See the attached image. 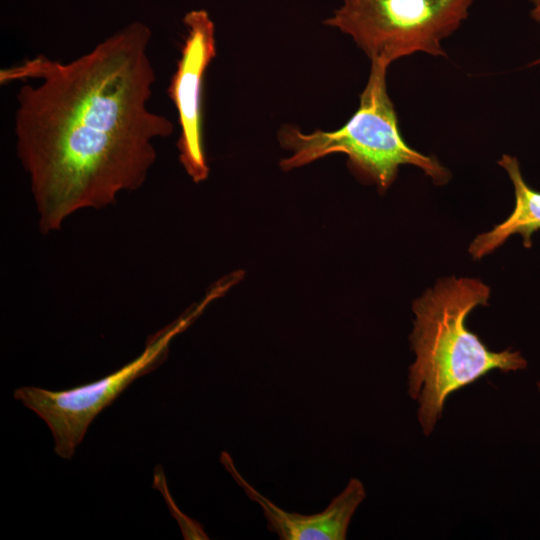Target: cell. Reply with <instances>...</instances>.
<instances>
[{"instance_id":"277c9868","label":"cell","mask_w":540,"mask_h":540,"mask_svg":"<svg viewBox=\"0 0 540 540\" xmlns=\"http://www.w3.org/2000/svg\"><path fill=\"white\" fill-rule=\"evenodd\" d=\"M223 293L224 286L214 284L200 302L151 335L138 357L104 378L60 391L21 386L14 391V398L47 424L54 439L55 453L61 458L71 459L96 416L132 382L165 361L171 341Z\"/></svg>"},{"instance_id":"5b68a950","label":"cell","mask_w":540,"mask_h":540,"mask_svg":"<svg viewBox=\"0 0 540 540\" xmlns=\"http://www.w3.org/2000/svg\"><path fill=\"white\" fill-rule=\"evenodd\" d=\"M473 0H343L324 21L350 35L372 61L389 66L415 52L446 56L441 41L467 18Z\"/></svg>"},{"instance_id":"52a82bcc","label":"cell","mask_w":540,"mask_h":540,"mask_svg":"<svg viewBox=\"0 0 540 540\" xmlns=\"http://www.w3.org/2000/svg\"><path fill=\"white\" fill-rule=\"evenodd\" d=\"M220 461L248 497L260 505L268 529L282 540H344L350 520L366 496L362 482L352 478L322 512L313 515L287 512L252 487L227 452H222Z\"/></svg>"},{"instance_id":"ba28073f","label":"cell","mask_w":540,"mask_h":540,"mask_svg":"<svg viewBox=\"0 0 540 540\" xmlns=\"http://www.w3.org/2000/svg\"><path fill=\"white\" fill-rule=\"evenodd\" d=\"M498 164L506 170L513 183L514 210L506 220L472 241L469 253L473 259H481L490 254L513 234H520L524 247L530 248L532 234L540 230V192L525 182L516 157L504 154Z\"/></svg>"},{"instance_id":"9c48e42d","label":"cell","mask_w":540,"mask_h":540,"mask_svg":"<svg viewBox=\"0 0 540 540\" xmlns=\"http://www.w3.org/2000/svg\"><path fill=\"white\" fill-rule=\"evenodd\" d=\"M532 3V8L530 15L532 19L540 24V0H530Z\"/></svg>"},{"instance_id":"8992f818","label":"cell","mask_w":540,"mask_h":540,"mask_svg":"<svg viewBox=\"0 0 540 540\" xmlns=\"http://www.w3.org/2000/svg\"><path fill=\"white\" fill-rule=\"evenodd\" d=\"M183 23L187 34L181 57L168 87L181 128L177 141L179 160L195 183L208 177L209 167L202 136V84L205 71L216 55L215 26L206 10H192Z\"/></svg>"},{"instance_id":"6da1fadb","label":"cell","mask_w":540,"mask_h":540,"mask_svg":"<svg viewBox=\"0 0 540 540\" xmlns=\"http://www.w3.org/2000/svg\"><path fill=\"white\" fill-rule=\"evenodd\" d=\"M151 36L135 21L70 62L38 55L0 70L1 84L39 80L17 93L15 134L42 233L140 188L156 160L153 141L173 132L147 106L156 80Z\"/></svg>"},{"instance_id":"3957f363","label":"cell","mask_w":540,"mask_h":540,"mask_svg":"<svg viewBox=\"0 0 540 540\" xmlns=\"http://www.w3.org/2000/svg\"><path fill=\"white\" fill-rule=\"evenodd\" d=\"M388 65L372 61L360 105L339 129L302 133L284 125L278 138L292 155L280 161L284 171L309 164L332 153H345L349 168L361 179L375 183L382 191L396 178L400 165L419 167L437 184L448 181L449 173L438 161L412 149L402 138L397 114L386 89Z\"/></svg>"},{"instance_id":"7a4b0ae2","label":"cell","mask_w":540,"mask_h":540,"mask_svg":"<svg viewBox=\"0 0 540 540\" xmlns=\"http://www.w3.org/2000/svg\"><path fill=\"white\" fill-rule=\"evenodd\" d=\"M490 289L474 278H444L413 302L409 337L415 361L409 367L408 393L419 402L418 420L430 435L448 397L492 370L527 368L519 351L494 352L466 326L468 314L488 304Z\"/></svg>"},{"instance_id":"30bf717a","label":"cell","mask_w":540,"mask_h":540,"mask_svg":"<svg viewBox=\"0 0 540 540\" xmlns=\"http://www.w3.org/2000/svg\"><path fill=\"white\" fill-rule=\"evenodd\" d=\"M538 390L540 392V382L537 383Z\"/></svg>"}]
</instances>
